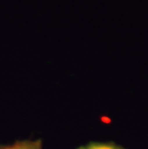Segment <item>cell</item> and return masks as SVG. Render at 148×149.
Returning <instances> with one entry per match:
<instances>
[{"mask_svg":"<svg viewBox=\"0 0 148 149\" xmlns=\"http://www.w3.org/2000/svg\"><path fill=\"white\" fill-rule=\"evenodd\" d=\"M81 149H120V148L113 146V145H110V144H91L90 146H87Z\"/></svg>","mask_w":148,"mask_h":149,"instance_id":"obj_1","label":"cell"},{"mask_svg":"<svg viewBox=\"0 0 148 149\" xmlns=\"http://www.w3.org/2000/svg\"><path fill=\"white\" fill-rule=\"evenodd\" d=\"M8 149H38V148L31 146V145H19V146H15Z\"/></svg>","mask_w":148,"mask_h":149,"instance_id":"obj_2","label":"cell"}]
</instances>
